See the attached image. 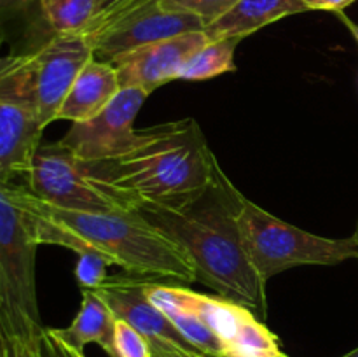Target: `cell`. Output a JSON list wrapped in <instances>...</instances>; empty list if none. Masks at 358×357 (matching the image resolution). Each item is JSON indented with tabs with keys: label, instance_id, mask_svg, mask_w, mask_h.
Segmentation results:
<instances>
[{
	"label": "cell",
	"instance_id": "9c48e42d",
	"mask_svg": "<svg viewBox=\"0 0 358 357\" xmlns=\"http://www.w3.org/2000/svg\"><path fill=\"white\" fill-rule=\"evenodd\" d=\"M147 284V279H140L129 273H117L108 276L103 286L94 290L110 307L115 318L128 322L149 340L152 352L203 354L192 346L178 332L173 322L149 300Z\"/></svg>",
	"mask_w": 358,
	"mask_h": 357
},
{
	"label": "cell",
	"instance_id": "2e32d148",
	"mask_svg": "<svg viewBox=\"0 0 358 357\" xmlns=\"http://www.w3.org/2000/svg\"><path fill=\"white\" fill-rule=\"evenodd\" d=\"M80 293L83 300L72 324L63 329L51 328V331L79 352H84L90 343H96L107 352L108 357H114V312L96 290L83 289Z\"/></svg>",
	"mask_w": 358,
	"mask_h": 357
},
{
	"label": "cell",
	"instance_id": "ba28073f",
	"mask_svg": "<svg viewBox=\"0 0 358 357\" xmlns=\"http://www.w3.org/2000/svg\"><path fill=\"white\" fill-rule=\"evenodd\" d=\"M147 97L140 88H121L110 104L86 121L72 122L62 144L80 161L91 164L107 163L117 158L133 140V128Z\"/></svg>",
	"mask_w": 358,
	"mask_h": 357
},
{
	"label": "cell",
	"instance_id": "4316f807",
	"mask_svg": "<svg viewBox=\"0 0 358 357\" xmlns=\"http://www.w3.org/2000/svg\"><path fill=\"white\" fill-rule=\"evenodd\" d=\"M338 14H339V16H341L343 23H345L346 27H348V30L352 31V35H353V37H355V41H357V44H358V24L353 23L352 20H348V18H346L343 13H338Z\"/></svg>",
	"mask_w": 358,
	"mask_h": 357
},
{
	"label": "cell",
	"instance_id": "3957f363",
	"mask_svg": "<svg viewBox=\"0 0 358 357\" xmlns=\"http://www.w3.org/2000/svg\"><path fill=\"white\" fill-rule=\"evenodd\" d=\"M30 191V189H28ZM41 245H59L80 254L94 251L108 265L154 282L194 284L196 272L184 248L147 220L131 212H80L42 202L30 192Z\"/></svg>",
	"mask_w": 358,
	"mask_h": 357
},
{
	"label": "cell",
	"instance_id": "d6986e66",
	"mask_svg": "<svg viewBox=\"0 0 358 357\" xmlns=\"http://www.w3.org/2000/svg\"><path fill=\"white\" fill-rule=\"evenodd\" d=\"M164 10L198 16L208 27L212 21L222 16L238 0H156ZM205 27V28H206Z\"/></svg>",
	"mask_w": 358,
	"mask_h": 357
},
{
	"label": "cell",
	"instance_id": "5b68a950",
	"mask_svg": "<svg viewBox=\"0 0 358 357\" xmlns=\"http://www.w3.org/2000/svg\"><path fill=\"white\" fill-rule=\"evenodd\" d=\"M236 226L248 259L268 282L297 266H331L358 259L355 237L325 238L278 219L241 192L236 196Z\"/></svg>",
	"mask_w": 358,
	"mask_h": 357
},
{
	"label": "cell",
	"instance_id": "ac0fdd59",
	"mask_svg": "<svg viewBox=\"0 0 358 357\" xmlns=\"http://www.w3.org/2000/svg\"><path fill=\"white\" fill-rule=\"evenodd\" d=\"M238 44L240 38L206 42L182 65L175 80H208L222 74L234 72V51Z\"/></svg>",
	"mask_w": 358,
	"mask_h": 357
},
{
	"label": "cell",
	"instance_id": "6da1fadb",
	"mask_svg": "<svg viewBox=\"0 0 358 357\" xmlns=\"http://www.w3.org/2000/svg\"><path fill=\"white\" fill-rule=\"evenodd\" d=\"M91 167L135 210H180L208 192L220 164L198 121L185 118L136 130L117 158Z\"/></svg>",
	"mask_w": 358,
	"mask_h": 357
},
{
	"label": "cell",
	"instance_id": "8992f818",
	"mask_svg": "<svg viewBox=\"0 0 358 357\" xmlns=\"http://www.w3.org/2000/svg\"><path fill=\"white\" fill-rule=\"evenodd\" d=\"M93 58L86 35H51L34 51L0 58V80L14 100L34 108L48 126L58 119L73 80Z\"/></svg>",
	"mask_w": 358,
	"mask_h": 357
},
{
	"label": "cell",
	"instance_id": "603a6c76",
	"mask_svg": "<svg viewBox=\"0 0 358 357\" xmlns=\"http://www.w3.org/2000/svg\"><path fill=\"white\" fill-rule=\"evenodd\" d=\"M38 356L41 357H86L84 352L72 349L65 342L58 338L51 328L42 329L38 336Z\"/></svg>",
	"mask_w": 358,
	"mask_h": 357
},
{
	"label": "cell",
	"instance_id": "d4e9b609",
	"mask_svg": "<svg viewBox=\"0 0 358 357\" xmlns=\"http://www.w3.org/2000/svg\"><path fill=\"white\" fill-rule=\"evenodd\" d=\"M353 2L357 0H303L308 10H332V13H343Z\"/></svg>",
	"mask_w": 358,
	"mask_h": 357
},
{
	"label": "cell",
	"instance_id": "7a4b0ae2",
	"mask_svg": "<svg viewBox=\"0 0 358 357\" xmlns=\"http://www.w3.org/2000/svg\"><path fill=\"white\" fill-rule=\"evenodd\" d=\"M238 189L222 168L203 198L185 209H140L147 220L177 241L191 259L196 280L219 296L268 315L266 280L248 259L236 226Z\"/></svg>",
	"mask_w": 358,
	"mask_h": 357
},
{
	"label": "cell",
	"instance_id": "f1b7e54d",
	"mask_svg": "<svg viewBox=\"0 0 358 357\" xmlns=\"http://www.w3.org/2000/svg\"><path fill=\"white\" fill-rule=\"evenodd\" d=\"M353 237H355V240H357V244H358V223H357V230H355V233H353Z\"/></svg>",
	"mask_w": 358,
	"mask_h": 357
},
{
	"label": "cell",
	"instance_id": "277c9868",
	"mask_svg": "<svg viewBox=\"0 0 358 357\" xmlns=\"http://www.w3.org/2000/svg\"><path fill=\"white\" fill-rule=\"evenodd\" d=\"M41 247L27 186L0 182V324L41 335L35 261Z\"/></svg>",
	"mask_w": 358,
	"mask_h": 357
},
{
	"label": "cell",
	"instance_id": "484cf974",
	"mask_svg": "<svg viewBox=\"0 0 358 357\" xmlns=\"http://www.w3.org/2000/svg\"><path fill=\"white\" fill-rule=\"evenodd\" d=\"M150 357H208L203 354H180V352H152Z\"/></svg>",
	"mask_w": 358,
	"mask_h": 357
},
{
	"label": "cell",
	"instance_id": "44dd1931",
	"mask_svg": "<svg viewBox=\"0 0 358 357\" xmlns=\"http://www.w3.org/2000/svg\"><path fill=\"white\" fill-rule=\"evenodd\" d=\"M77 255H79V259H77L76 265V279L80 289L94 290L103 286L105 280L108 279L107 259L94 251H84Z\"/></svg>",
	"mask_w": 358,
	"mask_h": 357
},
{
	"label": "cell",
	"instance_id": "4fadbf2b",
	"mask_svg": "<svg viewBox=\"0 0 358 357\" xmlns=\"http://www.w3.org/2000/svg\"><path fill=\"white\" fill-rule=\"evenodd\" d=\"M171 298L196 315L224 345V357H233L238 343L259 322L257 315L245 304L222 296L194 293L182 286L168 284Z\"/></svg>",
	"mask_w": 358,
	"mask_h": 357
},
{
	"label": "cell",
	"instance_id": "8fae6325",
	"mask_svg": "<svg viewBox=\"0 0 358 357\" xmlns=\"http://www.w3.org/2000/svg\"><path fill=\"white\" fill-rule=\"evenodd\" d=\"M210 42L205 30L189 31L142 46L112 59L122 88H140L147 94L177 79L185 62Z\"/></svg>",
	"mask_w": 358,
	"mask_h": 357
},
{
	"label": "cell",
	"instance_id": "9a60e30c",
	"mask_svg": "<svg viewBox=\"0 0 358 357\" xmlns=\"http://www.w3.org/2000/svg\"><path fill=\"white\" fill-rule=\"evenodd\" d=\"M304 10H308V7L303 0H238L231 9L205 28V34L210 41H241L275 21Z\"/></svg>",
	"mask_w": 358,
	"mask_h": 357
},
{
	"label": "cell",
	"instance_id": "30bf717a",
	"mask_svg": "<svg viewBox=\"0 0 358 357\" xmlns=\"http://www.w3.org/2000/svg\"><path fill=\"white\" fill-rule=\"evenodd\" d=\"M205 27L206 24L198 16L164 10L156 0H149L119 18L90 41L94 58L100 62H112L115 56L136 48L189 31H201Z\"/></svg>",
	"mask_w": 358,
	"mask_h": 357
},
{
	"label": "cell",
	"instance_id": "7402d4cb",
	"mask_svg": "<svg viewBox=\"0 0 358 357\" xmlns=\"http://www.w3.org/2000/svg\"><path fill=\"white\" fill-rule=\"evenodd\" d=\"M145 2H149V0H100V9H98L96 18H94L93 23H91V27L87 28L84 35L87 38L94 37L100 31H103L105 28L110 27L119 18H122L129 10L136 9V7H140Z\"/></svg>",
	"mask_w": 358,
	"mask_h": 357
},
{
	"label": "cell",
	"instance_id": "ffe728a7",
	"mask_svg": "<svg viewBox=\"0 0 358 357\" xmlns=\"http://www.w3.org/2000/svg\"><path fill=\"white\" fill-rule=\"evenodd\" d=\"M152 349L142 332L136 331L128 322L115 318L114 329V357H150Z\"/></svg>",
	"mask_w": 358,
	"mask_h": 357
},
{
	"label": "cell",
	"instance_id": "f546056e",
	"mask_svg": "<svg viewBox=\"0 0 358 357\" xmlns=\"http://www.w3.org/2000/svg\"><path fill=\"white\" fill-rule=\"evenodd\" d=\"M283 357H289V356H287V354H285V356H283Z\"/></svg>",
	"mask_w": 358,
	"mask_h": 357
},
{
	"label": "cell",
	"instance_id": "7c38bea8",
	"mask_svg": "<svg viewBox=\"0 0 358 357\" xmlns=\"http://www.w3.org/2000/svg\"><path fill=\"white\" fill-rule=\"evenodd\" d=\"M44 128L34 108L0 97V182L27 175Z\"/></svg>",
	"mask_w": 358,
	"mask_h": 357
},
{
	"label": "cell",
	"instance_id": "52a82bcc",
	"mask_svg": "<svg viewBox=\"0 0 358 357\" xmlns=\"http://www.w3.org/2000/svg\"><path fill=\"white\" fill-rule=\"evenodd\" d=\"M24 186L42 202L80 212H131L133 209L90 163L80 161L69 147L41 142L24 175Z\"/></svg>",
	"mask_w": 358,
	"mask_h": 357
},
{
	"label": "cell",
	"instance_id": "83f0119b",
	"mask_svg": "<svg viewBox=\"0 0 358 357\" xmlns=\"http://www.w3.org/2000/svg\"><path fill=\"white\" fill-rule=\"evenodd\" d=\"M341 357H358V346H357L355 350H352V352L345 354V356H341Z\"/></svg>",
	"mask_w": 358,
	"mask_h": 357
},
{
	"label": "cell",
	"instance_id": "5bb4252c",
	"mask_svg": "<svg viewBox=\"0 0 358 357\" xmlns=\"http://www.w3.org/2000/svg\"><path fill=\"white\" fill-rule=\"evenodd\" d=\"M121 88L117 70L110 62L90 59L63 100L58 119L77 122L94 118L110 104Z\"/></svg>",
	"mask_w": 358,
	"mask_h": 357
},
{
	"label": "cell",
	"instance_id": "e0dca14e",
	"mask_svg": "<svg viewBox=\"0 0 358 357\" xmlns=\"http://www.w3.org/2000/svg\"><path fill=\"white\" fill-rule=\"evenodd\" d=\"M37 4L52 35H84L100 9V0H37Z\"/></svg>",
	"mask_w": 358,
	"mask_h": 357
},
{
	"label": "cell",
	"instance_id": "cb8c5ba5",
	"mask_svg": "<svg viewBox=\"0 0 358 357\" xmlns=\"http://www.w3.org/2000/svg\"><path fill=\"white\" fill-rule=\"evenodd\" d=\"M34 6H38L37 0H0V38L6 35L7 24L14 18L27 13Z\"/></svg>",
	"mask_w": 358,
	"mask_h": 357
}]
</instances>
